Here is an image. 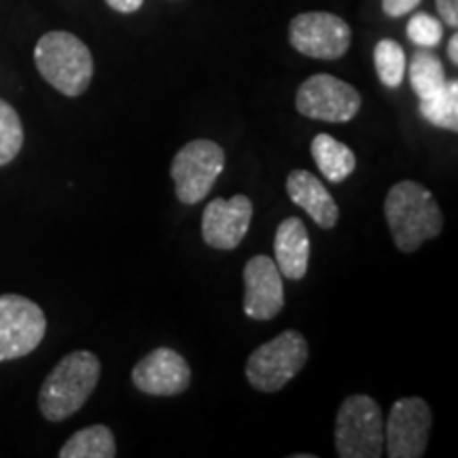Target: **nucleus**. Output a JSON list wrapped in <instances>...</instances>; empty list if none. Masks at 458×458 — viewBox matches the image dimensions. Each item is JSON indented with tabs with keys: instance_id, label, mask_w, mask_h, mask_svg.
Returning <instances> with one entry per match:
<instances>
[{
	"instance_id": "obj_1",
	"label": "nucleus",
	"mask_w": 458,
	"mask_h": 458,
	"mask_svg": "<svg viewBox=\"0 0 458 458\" xmlns=\"http://www.w3.org/2000/svg\"><path fill=\"white\" fill-rule=\"evenodd\" d=\"M385 216L393 242L401 253H416L444 229V215L433 193L416 181H401L388 189Z\"/></svg>"
},
{
	"instance_id": "obj_2",
	"label": "nucleus",
	"mask_w": 458,
	"mask_h": 458,
	"mask_svg": "<svg viewBox=\"0 0 458 458\" xmlns=\"http://www.w3.org/2000/svg\"><path fill=\"white\" fill-rule=\"evenodd\" d=\"M100 359L89 351L66 354L38 391V410L49 422H62L88 403L100 380Z\"/></svg>"
},
{
	"instance_id": "obj_3",
	"label": "nucleus",
	"mask_w": 458,
	"mask_h": 458,
	"mask_svg": "<svg viewBox=\"0 0 458 458\" xmlns=\"http://www.w3.org/2000/svg\"><path fill=\"white\" fill-rule=\"evenodd\" d=\"M34 64L51 88L77 98L94 77V57L81 38L71 32H47L34 47Z\"/></svg>"
},
{
	"instance_id": "obj_4",
	"label": "nucleus",
	"mask_w": 458,
	"mask_h": 458,
	"mask_svg": "<svg viewBox=\"0 0 458 458\" xmlns=\"http://www.w3.org/2000/svg\"><path fill=\"white\" fill-rule=\"evenodd\" d=\"M308 357L310 348L306 337L300 331L286 329L250 352L244 365L246 380L259 393H278L300 374Z\"/></svg>"
},
{
	"instance_id": "obj_5",
	"label": "nucleus",
	"mask_w": 458,
	"mask_h": 458,
	"mask_svg": "<svg viewBox=\"0 0 458 458\" xmlns=\"http://www.w3.org/2000/svg\"><path fill=\"white\" fill-rule=\"evenodd\" d=\"M335 450L342 458H380L385 454V418L369 394H351L335 418Z\"/></svg>"
},
{
	"instance_id": "obj_6",
	"label": "nucleus",
	"mask_w": 458,
	"mask_h": 458,
	"mask_svg": "<svg viewBox=\"0 0 458 458\" xmlns=\"http://www.w3.org/2000/svg\"><path fill=\"white\" fill-rule=\"evenodd\" d=\"M225 168V151L213 140L198 139L179 148L170 165L179 202L193 206L213 191L216 179Z\"/></svg>"
},
{
	"instance_id": "obj_7",
	"label": "nucleus",
	"mask_w": 458,
	"mask_h": 458,
	"mask_svg": "<svg viewBox=\"0 0 458 458\" xmlns=\"http://www.w3.org/2000/svg\"><path fill=\"white\" fill-rule=\"evenodd\" d=\"M360 94L334 74H312L295 94L297 113L327 123H348L360 111Z\"/></svg>"
},
{
	"instance_id": "obj_8",
	"label": "nucleus",
	"mask_w": 458,
	"mask_h": 458,
	"mask_svg": "<svg viewBox=\"0 0 458 458\" xmlns=\"http://www.w3.org/2000/svg\"><path fill=\"white\" fill-rule=\"evenodd\" d=\"M47 331V318L32 300L0 295V360L21 359L37 351Z\"/></svg>"
},
{
	"instance_id": "obj_9",
	"label": "nucleus",
	"mask_w": 458,
	"mask_h": 458,
	"mask_svg": "<svg viewBox=\"0 0 458 458\" xmlns=\"http://www.w3.org/2000/svg\"><path fill=\"white\" fill-rule=\"evenodd\" d=\"M431 425L433 414L425 399H397L385 422V454L391 458H420L427 450Z\"/></svg>"
},
{
	"instance_id": "obj_10",
	"label": "nucleus",
	"mask_w": 458,
	"mask_h": 458,
	"mask_svg": "<svg viewBox=\"0 0 458 458\" xmlns=\"http://www.w3.org/2000/svg\"><path fill=\"white\" fill-rule=\"evenodd\" d=\"M351 26L327 11H310L293 17L289 41L301 55L314 60H340L351 47Z\"/></svg>"
},
{
	"instance_id": "obj_11",
	"label": "nucleus",
	"mask_w": 458,
	"mask_h": 458,
	"mask_svg": "<svg viewBox=\"0 0 458 458\" xmlns=\"http://www.w3.org/2000/svg\"><path fill=\"white\" fill-rule=\"evenodd\" d=\"M131 382L151 397H174L191 385V368L182 354L172 348H156L131 369Z\"/></svg>"
},
{
	"instance_id": "obj_12",
	"label": "nucleus",
	"mask_w": 458,
	"mask_h": 458,
	"mask_svg": "<svg viewBox=\"0 0 458 458\" xmlns=\"http://www.w3.org/2000/svg\"><path fill=\"white\" fill-rule=\"evenodd\" d=\"M242 308L253 320H272L284 308L283 274L272 257L255 255L246 261Z\"/></svg>"
},
{
	"instance_id": "obj_13",
	"label": "nucleus",
	"mask_w": 458,
	"mask_h": 458,
	"mask_svg": "<svg viewBox=\"0 0 458 458\" xmlns=\"http://www.w3.org/2000/svg\"><path fill=\"white\" fill-rule=\"evenodd\" d=\"M253 219V202L249 196L216 198L206 206L202 215L204 242L219 250H233L242 242Z\"/></svg>"
},
{
	"instance_id": "obj_14",
	"label": "nucleus",
	"mask_w": 458,
	"mask_h": 458,
	"mask_svg": "<svg viewBox=\"0 0 458 458\" xmlns=\"http://www.w3.org/2000/svg\"><path fill=\"white\" fill-rule=\"evenodd\" d=\"M286 193H289L291 202L300 206L301 210H306L320 229L335 227V223L340 221V208H337L335 199L331 198L327 187L312 172H289V176H286Z\"/></svg>"
},
{
	"instance_id": "obj_15",
	"label": "nucleus",
	"mask_w": 458,
	"mask_h": 458,
	"mask_svg": "<svg viewBox=\"0 0 458 458\" xmlns=\"http://www.w3.org/2000/svg\"><path fill=\"white\" fill-rule=\"evenodd\" d=\"M274 261L289 280H301L310 263V236L301 219L289 216L280 223L274 236Z\"/></svg>"
},
{
	"instance_id": "obj_16",
	"label": "nucleus",
	"mask_w": 458,
	"mask_h": 458,
	"mask_svg": "<svg viewBox=\"0 0 458 458\" xmlns=\"http://www.w3.org/2000/svg\"><path fill=\"white\" fill-rule=\"evenodd\" d=\"M310 153L318 165L320 174L331 182H342L357 168V157H354L352 148L335 140L331 134H325V131L314 136Z\"/></svg>"
},
{
	"instance_id": "obj_17",
	"label": "nucleus",
	"mask_w": 458,
	"mask_h": 458,
	"mask_svg": "<svg viewBox=\"0 0 458 458\" xmlns=\"http://www.w3.org/2000/svg\"><path fill=\"white\" fill-rule=\"evenodd\" d=\"M114 454H117L114 435L105 425L81 428L60 450V458H113Z\"/></svg>"
},
{
	"instance_id": "obj_18",
	"label": "nucleus",
	"mask_w": 458,
	"mask_h": 458,
	"mask_svg": "<svg viewBox=\"0 0 458 458\" xmlns=\"http://www.w3.org/2000/svg\"><path fill=\"white\" fill-rule=\"evenodd\" d=\"M410 71V85L416 91L418 98H428L437 89H442L445 81V68L437 55L431 51L420 49L411 55L410 66H405Z\"/></svg>"
},
{
	"instance_id": "obj_19",
	"label": "nucleus",
	"mask_w": 458,
	"mask_h": 458,
	"mask_svg": "<svg viewBox=\"0 0 458 458\" xmlns=\"http://www.w3.org/2000/svg\"><path fill=\"white\" fill-rule=\"evenodd\" d=\"M420 114L435 128L458 130V81H445L442 89H437L428 98L420 100Z\"/></svg>"
},
{
	"instance_id": "obj_20",
	"label": "nucleus",
	"mask_w": 458,
	"mask_h": 458,
	"mask_svg": "<svg viewBox=\"0 0 458 458\" xmlns=\"http://www.w3.org/2000/svg\"><path fill=\"white\" fill-rule=\"evenodd\" d=\"M374 64L380 83L388 89H397L405 77V51L393 38H382L374 49Z\"/></svg>"
},
{
	"instance_id": "obj_21",
	"label": "nucleus",
	"mask_w": 458,
	"mask_h": 458,
	"mask_svg": "<svg viewBox=\"0 0 458 458\" xmlns=\"http://www.w3.org/2000/svg\"><path fill=\"white\" fill-rule=\"evenodd\" d=\"M24 145V128L20 114L9 102L0 100V165H7L17 157Z\"/></svg>"
},
{
	"instance_id": "obj_22",
	"label": "nucleus",
	"mask_w": 458,
	"mask_h": 458,
	"mask_svg": "<svg viewBox=\"0 0 458 458\" xmlns=\"http://www.w3.org/2000/svg\"><path fill=\"white\" fill-rule=\"evenodd\" d=\"M408 38L422 49L437 47L444 38V21L420 11L408 21Z\"/></svg>"
},
{
	"instance_id": "obj_23",
	"label": "nucleus",
	"mask_w": 458,
	"mask_h": 458,
	"mask_svg": "<svg viewBox=\"0 0 458 458\" xmlns=\"http://www.w3.org/2000/svg\"><path fill=\"white\" fill-rule=\"evenodd\" d=\"M418 4H420V0H382V11L388 17H401L411 13Z\"/></svg>"
},
{
	"instance_id": "obj_24",
	"label": "nucleus",
	"mask_w": 458,
	"mask_h": 458,
	"mask_svg": "<svg viewBox=\"0 0 458 458\" xmlns=\"http://www.w3.org/2000/svg\"><path fill=\"white\" fill-rule=\"evenodd\" d=\"M437 4V13L442 17L445 26L456 28L458 26V0H435Z\"/></svg>"
},
{
	"instance_id": "obj_25",
	"label": "nucleus",
	"mask_w": 458,
	"mask_h": 458,
	"mask_svg": "<svg viewBox=\"0 0 458 458\" xmlns=\"http://www.w3.org/2000/svg\"><path fill=\"white\" fill-rule=\"evenodd\" d=\"M145 0H106V4L119 13H136Z\"/></svg>"
},
{
	"instance_id": "obj_26",
	"label": "nucleus",
	"mask_w": 458,
	"mask_h": 458,
	"mask_svg": "<svg viewBox=\"0 0 458 458\" xmlns=\"http://www.w3.org/2000/svg\"><path fill=\"white\" fill-rule=\"evenodd\" d=\"M448 55L452 60V64H458V34H452L450 43H448Z\"/></svg>"
}]
</instances>
